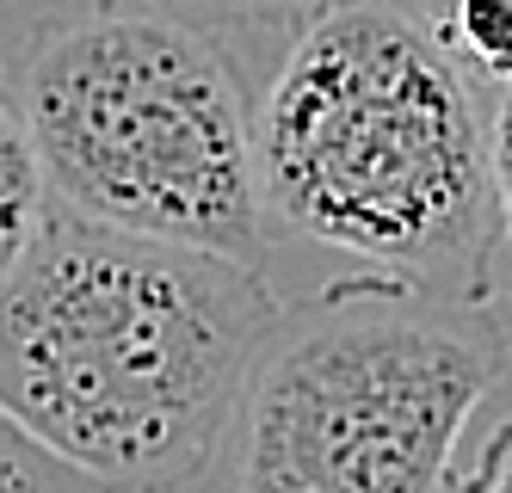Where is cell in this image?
<instances>
[{
  "label": "cell",
  "instance_id": "cell-6",
  "mask_svg": "<svg viewBox=\"0 0 512 493\" xmlns=\"http://www.w3.org/2000/svg\"><path fill=\"white\" fill-rule=\"evenodd\" d=\"M426 37L463 68V81L482 99L512 87V0H445Z\"/></svg>",
  "mask_w": 512,
  "mask_h": 493
},
{
  "label": "cell",
  "instance_id": "cell-7",
  "mask_svg": "<svg viewBox=\"0 0 512 493\" xmlns=\"http://www.w3.org/2000/svg\"><path fill=\"white\" fill-rule=\"evenodd\" d=\"M136 7H155L179 25H198L216 37L223 25H290V31H303L309 19L358 7V0H136Z\"/></svg>",
  "mask_w": 512,
  "mask_h": 493
},
{
  "label": "cell",
  "instance_id": "cell-10",
  "mask_svg": "<svg viewBox=\"0 0 512 493\" xmlns=\"http://www.w3.org/2000/svg\"><path fill=\"white\" fill-rule=\"evenodd\" d=\"M463 493H512V420L475 444V463L463 475Z\"/></svg>",
  "mask_w": 512,
  "mask_h": 493
},
{
  "label": "cell",
  "instance_id": "cell-4",
  "mask_svg": "<svg viewBox=\"0 0 512 493\" xmlns=\"http://www.w3.org/2000/svg\"><path fill=\"white\" fill-rule=\"evenodd\" d=\"M512 339L488 302L340 278L284 302L223 432L229 493H463Z\"/></svg>",
  "mask_w": 512,
  "mask_h": 493
},
{
  "label": "cell",
  "instance_id": "cell-9",
  "mask_svg": "<svg viewBox=\"0 0 512 493\" xmlns=\"http://www.w3.org/2000/svg\"><path fill=\"white\" fill-rule=\"evenodd\" d=\"M488 173H494V216H500V265H512V87L488 99Z\"/></svg>",
  "mask_w": 512,
  "mask_h": 493
},
{
  "label": "cell",
  "instance_id": "cell-2",
  "mask_svg": "<svg viewBox=\"0 0 512 493\" xmlns=\"http://www.w3.org/2000/svg\"><path fill=\"white\" fill-rule=\"evenodd\" d=\"M266 229L445 302L500 284L488 99L389 0L290 31L253 99Z\"/></svg>",
  "mask_w": 512,
  "mask_h": 493
},
{
  "label": "cell",
  "instance_id": "cell-11",
  "mask_svg": "<svg viewBox=\"0 0 512 493\" xmlns=\"http://www.w3.org/2000/svg\"><path fill=\"white\" fill-rule=\"evenodd\" d=\"M389 7H395V13H408V19L426 31V25L438 19V7H445V0H389Z\"/></svg>",
  "mask_w": 512,
  "mask_h": 493
},
{
  "label": "cell",
  "instance_id": "cell-3",
  "mask_svg": "<svg viewBox=\"0 0 512 493\" xmlns=\"http://www.w3.org/2000/svg\"><path fill=\"white\" fill-rule=\"evenodd\" d=\"M7 87L50 210L266 272L253 99L210 31L93 0L31 25Z\"/></svg>",
  "mask_w": 512,
  "mask_h": 493
},
{
  "label": "cell",
  "instance_id": "cell-1",
  "mask_svg": "<svg viewBox=\"0 0 512 493\" xmlns=\"http://www.w3.org/2000/svg\"><path fill=\"white\" fill-rule=\"evenodd\" d=\"M278 309L253 265L50 210L0 278V413L105 493H179Z\"/></svg>",
  "mask_w": 512,
  "mask_h": 493
},
{
  "label": "cell",
  "instance_id": "cell-5",
  "mask_svg": "<svg viewBox=\"0 0 512 493\" xmlns=\"http://www.w3.org/2000/svg\"><path fill=\"white\" fill-rule=\"evenodd\" d=\"M44 216H50V192H44L38 155H31L25 118L13 105V87H7V74H0V278L31 253Z\"/></svg>",
  "mask_w": 512,
  "mask_h": 493
},
{
  "label": "cell",
  "instance_id": "cell-8",
  "mask_svg": "<svg viewBox=\"0 0 512 493\" xmlns=\"http://www.w3.org/2000/svg\"><path fill=\"white\" fill-rule=\"evenodd\" d=\"M0 493H105L0 413Z\"/></svg>",
  "mask_w": 512,
  "mask_h": 493
}]
</instances>
